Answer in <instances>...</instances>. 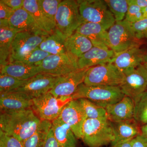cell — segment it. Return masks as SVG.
Masks as SVG:
<instances>
[{
  "mask_svg": "<svg viewBox=\"0 0 147 147\" xmlns=\"http://www.w3.org/2000/svg\"><path fill=\"white\" fill-rule=\"evenodd\" d=\"M131 1L142 9L147 7V0H131Z\"/></svg>",
  "mask_w": 147,
  "mask_h": 147,
  "instance_id": "43",
  "label": "cell"
},
{
  "mask_svg": "<svg viewBox=\"0 0 147 147\" xmlns=\"http://www.w3.org/2000/svg\"><path fill=\"white\" fill-rule=\"evenodd\" d=\"M49 53L40 50L39 47L28 54L15 59L10 63H20L29 65H36L50 55Z\"/></svg>",
  "mask_w": 147,
  "mask_h": 147,
  "instance_id": "32",
  "label": "cell"
},
{
  "mask_svg": "<svg viewBox=\"0 0 147 147\" xmlns=\"http://www.w3.org/2000/svg\"><path fill=\"white\" fill-rule=\"evenodd\" d=\"M0 63L1 67L9 63L11 44L19 32L9 26L8 20H0Z\"/></svg>",
  "mask_w": 147,
  "mask_h": 147,
  "instance_id": "21",
  "label": "cell"
},
{
  "mask_svg": "<svg viewBox=\"0 0 147 147\" xmlns=\"http://www.w3.org/2000/svg\"><path fill=\"white\" fill-rule=\"evenodd\" d=\"M130 24L138 39L141 40L145 38H147V18H143Z\"/></svg>",
  "mask_w": 147,
  "mask_h": 147,
  "instance_id": "36",
  "label": "cell"
},
{
  "mask_svg": "<svg viewBox=\"0 0 147 147\" xmlns=\"http://www.w3.org/2000/svg\"><path fill=\"white\" fill-rule=\"evenodd\" d=\"M134 119L140 127L147 124V91L134 101Z\"/></svg>",
  "mask_w": 147,
  "mask_h": 147,
  "instance_id": "30",
  "label": "cell"
},
{
  "mask_svg": "<svg viewBox=\"0 0 147 147\" xmlns=\"http://www.w3.org/2000/svg\"><path fill=\"white\" fill-rule=\"evenodd\" d=\"M90 40L94 47L111 49L109 47L108 31L100 24L93 23H85L76 30Z\"/></svg>",
  "mask_w": 147,
  "mask_h": 147,
  "instance_id": "18",
  "label": "cell"
},
{
  "mask_svg": "<svg viewBox=\"0 0 147 147\" xmlns=\"http://www.w3.org/2000/svg\"><path fill=\"white\" fill-rule=\"evenodd\" d=\"M15 11L10 8L0 1V19L9 20Z\"/></svg>",
  "mask_w": 147,
  "mask_h": 147,
  "instance_id": "38",
  "label": "cell"
},
{
  "mask_svg": "<svg viewBox=\"0 0 147 147\" xmlns=\"http://www.w3.org/2000/svg\"><path fill=\"white\" fill-rule=\"evenodd\" d=\"M65 40L55 32L50 35L39 45L40 50L50 55H62L67 53L65 46Z\"/></svg>",
  "mask_w": 147,
  "mask_h": 147,
  "instance_id": "27",
  "label": "cell"
},
{
  "mask_svg": "<svg viewBox=\"0 0 147 147\" xmlns=\"http://www.w3.org/2000/svg\"><path fill=\"white\" fill-rule=\"evenodd\" d=\"M124 79V74L114 64L109 63L89 69L84 83L90 86L119 87Z\"/></svg>",
  "mask_w": 147,
  "mask_h": 147,
  "instance_id": "6",
  "label": "cell"
},
{
  "mask_svg": "<svg viewBox=\"0 0 147 147\" xmlns=\"http://www.w3.org/2000/svg\"><path fill=\"white\" fill-rule=\"evenodd\" d=\"M42 147H61L55 139L52 127L48 133Z\"/></svg>",
  "mask_w": 147,
  "mask_h": 147,
  "instance_id": "39",
  "label": "cell"
},
{
  "mask_svg": "<svg viewBox=\"0 0 147 147\" xmlns=\"http://www.w3.org/2000/svg\"><path fill=\"white\" fill-rule=\"evenodd\" d=\"M145 54L140 47H134L116 55L111 63L124 74L137 69L143 63Z\"/></svg>",
  "mask_w": 147,
  "mask_h": 147,
  "instance_id": "14",
  "label": "cell"
},
{
  "mask_svg": "<svg viewBox=\"0 0 147 147\" xmlns=\"http://www.w3.org/2000/svg\"><path fill=\"white\" fill-rule=\"evenodd\" d=\"M108 119L113 123L134 119L135 102L125 96L119 102L108 105L105 108Z\"/></svg>",
  "mask_w": 147,
  "mask_h": 147,
  "instance_id": "17",
  "label": "cell"
},
{
  "mask_svg": "<svg viewBox=\"0 0 147 147\" xmlns=\"http://www.w3.org/2000/svg\"><path fill=\"white\" fill-rule=\"evenodd\" d=\"M48 36L28 32L18 33L11 44L9 63L38 47Z\"/></svg>",
  "mask_w": 147,
  "mask_h": 147,
  "instance_id": "11",
  "label": "cell"
},
{
  "mask_svg": "<svg viewBox=\"0 0 147 147\" xmlns=\"http://www.w3.org/2000/svg\"><path fill=\"white\" fill-rule=\"evenodd\" d=\"M79 11L84 23L100 24L106 30L116 22L113 13L105 1L80 0L77 1Z\"/></svg>",
  "mask_w": 147,
  "mask_h": 147,
  "instance_id": "7",
  "label": "cell"
},
{
  "mask_svg": "<svg viewBox=\"0 0 147 147\" xmlns=\"http://www.w3.org/2000/svg\"><path fill=\"white\" fill-rule=\"evenodd\" d=\"M8 21L10 28L19 32L50 35L40 30L32 16L24 7L15 11Z\"/></svg>",
  "mask_w": 147,
  "mask_h": 147,
  "instance_id": "20",
  "label": "cell"
},
{
  "mask_svg": "<svg viewBox=\"0 0 147 147\" xmlns=\"http://www.w3.org/2000/svg\"><path fill=\"white\" fill-rule=\"evenodd\" d=\"M89 68L77 69L59 76L50 92L57 97L71 96L79 85L84 83Z\"/></svg>",
  "mask_w": 147,
  "mask_h": 147,
  "instance_id": "10",
  "label": "cell"
},
{
  "mask_svg": "<svg viewBox=\"0 0 147 147\" xmlns=\"http://www.w3.org/2000/svg\"><path fill=\"white\" fill-rule=\"evenodd\" d=\"M42 73L39 66L29 65L20 63H9L1 67V73L20 79L26 80Z\"/></svg>",
  "mask_w": 147,
  "mask_h": 147,
  "instance_id": "24",
  "label": "cell"
},
{
  "mask_svg": "<svg viewBox=\"0 0 147 147\" xmlns=\"http://www.w3.org/2000/svg\"><path fill=\"white\" fill-rule=\"evenodd\" d=\"M26 80H20L7 74H0V92L1 94L11 92L24 85Z\"/></svg>",
  "mask_w": 147,
  "mask_h": 147,
  "instance_id": "33",
  "label": "cell"
},
{
  "mask_svg": "<svg viewBox=\"0 0 147 147\" xmlns=\"http://www.w3.org/2000/svg\"><path fill=\"white\" fill-rule=\"evenodd\" d=\"M132 147H147V138L139 135L131 140Z\"/></svg>",
  "mask_w": 147,
  "mask_h": 147,
  "instance_id": "41",
  "label": "cell"
},
{
  "mask_svg": "<svg viewBox=\"0 0 147 147\" xmlns=\"http://www.w3.org/2000/svg\"><path fill=\"white\" fill-rule=\"evenodd\" d=\"M65 46L67 53L78 59L93 47L88 38L76 32L65 40Z\"/></svg>",
  "mask_w": 147,
  "mask_h": 147,
  "instance_id": "26",
  "label": "cell"
},
{
  "mask_svg": "<svg viewBox=\"0 0 147 147\" xmlns=\"http://www.w3.org/2000/svg\"><path fill=\"white\" fill-rule=\"evenodd\" d=\"M78 59L68 53L62 55H50L37 64L42 73L60 76L79 69Z\"/></svg>",
  "mask_w": 147,
  "mask_h": 147,
  "instance_id": "9",
  "label": "cell"
},
{
  "mask_svg": "<svg viewBox=\"0 0 147 147\" xmlns=\"http://www.w3.org/2000/svg\"><path fill=\"white\" fill-rule=\"evenodd\" d=\"M59 76L49 74L39 73L27 80L24 85L12 92L24 93L32 98L38 97L50 91Z\"/></svg>",
  "mask_w": 147,
  "mask_h": 147,
  "instance_id": "12",
  "label": "cell"
},
{
  "mask_svg": "<svg viewBox=\"0 0 147 147\" xmlns=\"http://www.w3.org/2000/svg\"><path fill=\"white\" fill-rule=\"evenodd\" d=\"M41 120L32 108L0 115V131L24 142L36 130Z\"/></svg>",
  "mask_w": 147,
  "mask_h": 147,
  "instance_id": "1",
  "label": "cell"
},
{
  "mask_svg": "<svg viewBox=\"0 0 147 147\" xmlns=\"http://www.w3.org/2000/svg\"><path fill=\"white\" fill-rule=\"evenodd\" d=\"M108 38L109 47L116 55L141 45V40L136 37L130 23L125 19L116 22L110 27Z\"/></svg>",
  "mask_w": 147,
  "mask_h": 147,
  "instance_id": "5",
  "label": "cell"
},
{
  "mask_svg": "<svg viewBox=\"0 0 147 147\" xmlns=\"http://www.w3.org/2000/svg\"><path fill=\"white\" fill-rule=\"evenodd\" d=\"M52 122L53 134L61 147H76L77 141L71 127L59 118Z\"/></svg>",
  "mask_w": 147,
  "mask_h": 147,
  "instance_id": "25",
  "label": "cell"
},
{
  "mask_svg": "<svg viewBox=\"0 0 147 147\" xmlns=\"http://www.w3.org/2000/svg\"><path fill=\"white\" fill-rule=\"evenodd\" d=\"M137 69L147 80V63H143L137 67Z\"/></svg>",
  "mask_w": 147,
  "mask_h": 147,
  "instance_id": "42",
  "label": "cell"
},
{
  "mask_svg": "<svg viewBox=\"0 0 147 147\" xmlns=\"http://www.w3.org/2000/svg\"></svg>",
  "mask_w": 147,
  "mask_h": 147,
  "instance_id": "48",
  "label": "cell"
},
{
  "mask_svg": "<svg viewBox=\"0 0 147 147\" xmlns=\"http://www.w3.org/2000/svg\"><path fill=\"white\" fill-rule=\"evenodd\" d=\"M4 4L16 11L23 7L24 0H1Z\"/></svg>",
  "mask_w": 147,
  "mask_h": 147,
  "instance_id": "40",
  "label": "cell"
},
{
  "mask_svg": "<svg viewBox=\"0 0 147 147\" xmlns=\"http://www.w3.org/2000/svg\"><path fill=\"white\" fill-rule=\"evenodd\" d=\"M125 96L119 86H90L83 83L79 85L71 97L72 99L86 98L105 108L119 102Z\"/></svg>",
  "mask_w": 147,
  "mask_h": 147,
  "instance_id": "4",
  "label": "cell"
},
{
  "mask_svg": "<svg viewBox=\"0 0 147 147\" xmlns=\"http://www.w3.org/2000/svg\"><path fill=\"white\" fill-rule=\"evenodd\" d=\"M124 74V81L119 87L125 95L135 101L147 91V80L137 69Z\"/></svg>",
  "mask_w": 147,
  "mask_h": 147,
  "instance_id": "15",
  "label": "cell"
},
{
  "mask_svg": "<svg viewBox=\"0 0 147 147\" xmlns=\"http://www.w3.org/2000/svg\"><path fill=\"white\" fill-rule=\"evenodd\" d=\"M32 99L29 95L20 92L1 94L0 108L2 113H12L32 108Z\"/></svg>",
  "mask_w": 147,
  "mask_h": 147,
  "instance_id": "16",
  "label": "cell"
},
{
  "mask_svg": "<svg viewBox=\"0 0 147 147\" xmlns=\"http://www.w3.org/2000/svg\"><path fill=\"white\" fill-rule=\"evenodd\" d=\"M115 55V53L111 49L93 46L78 59V66L79 69H82L109 63H111Z\"/></svg>",
  "mask_w": 147,
  "mask_h": 147,
  "instance_id": "19",
  "label": "cell"
},
{
  "mask_svg": "<svg viewBox=\"0 0 147 147\" xmlns=\"http://www.w3.org/2000/svg\"><path fill=\"white\" fill-rule=\"evenodd\" d=\"M55 32L65 40L73 34L84 24L77 1L64 0L59 5L55 17Z\"/></svg>",
  "mask_w": 147,
  "mask_h": 147,
  "instance_id": "3",
  "label": "cell"
},
{
  "mask_svg": "<svg viewBox=\"0 0 147 147\" xmlns=\"http://www.w3.org/2000/svg\"><path fill=\"white\" fill-rule=\"evenodd\" d=\"M116 22L123 21L128 9L127 0H105Z\"/></svg>",
  "mask_w": 147,
  "mask_h": 147,
  "instance_id": "31",
  "label": "cell"
},
{
  "mask_svg": "<svg viewBox=\"0 0 147 147\" xmlns=\"http://www.w3.org/2000/svg\"><path fill=\"white\" fill-rule=\"evenodd\" d=\"M23 7L31 15L42 31L49 35L55 32L56 24L46 16L39 7L37 0H24Z\"/></svg>",
  "mask_w": 147,
  "mask_h": 147,
  "instance_id": "22",
  "label": "cell"
},
{
  "mask_svg": "<svg viewBox=\"0 0 147 147\" xmlns=\"http://www.w3.org/2000/svg\"><path fill=\"white\" fill-rule=\"evenodd\" d=\"M52 127V122L41 120L33 134L23 142L24 147H42Z\"/></svg>",
  "mask_w": 147,
  "mask_h": 147,
  "instance_id": "28",
  "label": "cell"
},
{
  "mask_svg": "<svg viewBox=\"0 0 147 147\" xmlns=\"http://www.w3.org/2000/svg\"><path fill=\"white\" fill-rule=\"evenodd\" d=\"M77 100H79L87 119H108L105 108L86 98H80Z\"/></svg>",
  "mask_w": 147,
  "mask_h": 147,
  "instance_id": "29",
  "label": "cell"
},
{
  "mask_svg": "<svg viewBox=\"0 0 147 147\" xmlns=\"http://www.w3.org/2000/svg\"><path fill=\"white\" fill-rule=\"evenodd\" d=\"M89 147H102L115 139L113 123L108 119H87L83 125L82 139Z\"/></svg>",
  "mask_w": 147,
  "mask_h": 147,
  "instance_id": "2",
  "label": "cell"
},
{
  "mask_svg": "<svg viewBox=\"0 0 147 147\" xmlns=\"http://www.w3.org/2000/svg\"><path fill=\"white\" fill-rule=\"evenodd\" d=\"M60 0H38V5L50 19L55 23V17L57 12ZM56 24V23H55Z\"/></svg>",
  "mask_w": 147,
  "mask_h": 147,
  "instance_id": "34",
  "label": "cell"
},
{
  "mask_svg": "<svg viewBox=\"0 0 147 147\" xmlns=\"http://www.w3.org/2000/svg\"><path fill=\"white\" fill-rule=\"evenodd\" d=\"M131 140L120 143L112 147H132Z\"/></svg>",
  "mask_w": 147,
  "mask_h": 147,
  "instance_id": "44",
  "label": "cell"
},
{
  "mask_svg": "<svg viewBox=\"0 0 147 147\" xmlns=\"http://www.w3.org/2000/svg\"><path fill=\"white\" fill-rule=\"evenodd\" d=\"M128 9L125 20L130 23H133L145 18L143 9L131 2V0H127Z\"/></svg>",
  "mask_w": 147,
  "mask_h": 147,
  "instance_id": "35",
  "label": "cell"
},
{
  "mask_svg": "<svg viewBox=\"0 0 147 147\" xmlns=\"http://www.w3.org/2000/svg\"><path fill=\"white\" fill-rule=\"evenodd\" d=\"M141 129V135L147 138V124L142 125L140 127Z\"/></svg>",
  "mask_w": 147,
  "mask_h": 147,
  "instance_id": "45",
  "label": "cell"
},
{
  "mask_svg": "<svg viewBox=\"0 0 147 147\" xmlns=\"http://www.w3.org/2000/svg\"><path fill=\"white\" fill-rule=\"evenodd\" d=\"M147 63V53H146L144 57V62Z\"/></svg>",
  "mask_w": 147,
  "mask_h": 147,
  "instance_id": "47",
  "label": "cell"
},
{
  "mask_svg": "<svg viewBox=\"0 0 147 147\" xmlns=\"http://www.w3.org/2000/svg\"><path fill=\"white\" fill-rule=\"evenodd\" d=\"M59 118L69 125L77 139H82V128L87 118L78 100H70Z\"/></svg>",
  "mask_w": 147,
  "mask_h": 147,
  "instance_id": "13",
  "label": "cell"
},
{
  "mask_svg": "<svg viewBox=\"0 0 147 147\" xmlns=\"http://www.w3.org/2000/svg\"><path fill=\"white\" fill-rule=\"evenodd\" d=\"M143 11L145 18H147V7L143 9Z\"/></svg>",
  "mask_w": 147,
  "mask_h": 147,
  "instance_id": "46",
  "label": "cell"
},
{
  "mask_svg": "<svg viewBox=\"0 0 147 147\" xmlns=\"http://www.w3.org/2000/svg\"><path fill=\"white\" fill-rule=\"evenodd\" d=\"M71 96L55 97L50 91L32 99V109L41 120L52 121L60 115Z\"/></svg>",
  "mask_w": 147,
  "mask_h": 147,
  "instance_id": "8",
  "label": "cell"
},
{
  "mask_svg": "<svg viewBox=\"0 0 147 147\" xmlns=\"http://www.w3.org/2000/svg\"><path fill=\"white\" fill-rule=\"evenodd\" d=\"M0 147H24L23 142L0 131Z\"/></svg>",
  "mask_w": 147,
  "mask_h": 147,
  "instance_id": "37",
  "label": "cell"
},
{
  "mask_svg": "<svg viewBox=\"0 0 147 147\" xmlns=\"http://www.w3.org/2000/svg\"><path fill=\"white\" fill-rule=\"evenodd\" d=\"M115 139L112 147L115 145L131 140L141 135V127L134 119L113 123Z\"/></svg>",
  "mask_w": 147,
  "mask_h": 147,
  "instance_id": "23",
  "label": "cell"
}]
</instances>
